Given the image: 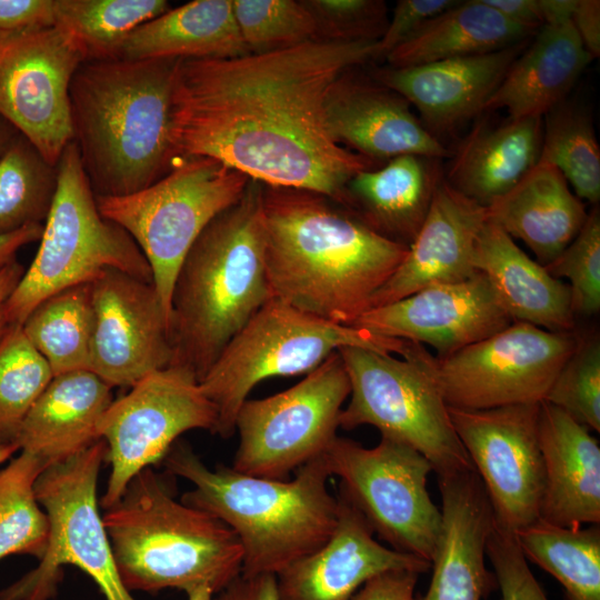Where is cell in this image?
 I'll return each instance as SVG.
<instances>
[{
    "label": "cell",
    "instance_id": "cell-1",
    "mask_svg": "<svg viewBox=\"0 0 600 600\" xmlns=\"http://www.w3.org/2000/svg\"><path fill=\"white\" fill-rule=\"evenodd\" d=\"M377 40L317 38L231 58L180 59L171 140L176 160L208 157L251 180L324 196L344 207L347 184L376 161L330 134L333 83L372 60Z\"/></svg>",
    "mask_w": 600,
    "mask_h": 600
},
{
    "label": "cell",
    "instance_id": "cell-2",
    "mask_svg": "<svg viewBox=\"0 0 600 600\" xmlns=\"http://www.w3.org/2000/svg\"><path fill=\"white\" fill-rule=\"evenodd\" d=\"M261 211L272 296L334 323L368 311L408 252L314 192L262 184Z\"/></svg>",
    "mask_w": 600,
    "mask_h": 600
},
{
    "label": "cell",
    "instance_id": "cell-3",
    "mask_svg": "<svg viewBox=\"0 0 600 600\" xmlns=\"http://www.w3.org/2000/svg\"><path fill=\"white\" fill-rule=\"evenodd\" d=\"M179 60H94L74 72L73 142L94 196L138 192L176 164L171 130Z\"/></svg>",
    "mask_w": 600,
    "mask_h": 600
},
{
    "label": "cell",
    "instance_id": "cell-4",
    "mask_svg": "<svg viewBox=\"0 0 600 600\" xmlns=\"http://www.w3.org/2000/svg\"><path fill=\"white\" fill-rule=\"evenodd\" d=\"M169 473L193 489L181 501L227 524L242 548L241 574L277 576L319 549L338 521L339 501L328 490L323 456L296 470L291 480L250 476L232 467L208 468L184 442L163 458Z\"/></svg>",
    "mask_w": 600,
    "mask_h": 600
},
{
    "label": "cell",
    "instance_id": "cell-5",
    "mask_svg": "<svg viewBox=\"0 0 600 600\" xmlns=\"http://www.w3.org/2000/svg\"><path fill=\"white\" fill-rule=\"evenodd\" d=\"M262 184L213 218L177 272L170 300L171 366L200 381L229 341L273 296L264 259Z\"/></svg>",
    "mask_w": 600,
    "mask_h": 600
},
{
    "label": "cell",
    "instance_id": "cell-6",
    "mask_svg": "<svg viewBox=\"0 0 600 600\" xmlns=\"http://www.w3.org/2000/svg\"><path fill=\"white\" fill-rule=\"evenodd\" d=\"M102 519L129 591H187L208 584L218 593L241 574L243 553L234 532L213 516L177 501L151 467L132 478Z\"/></svg>",
    "mask_w": 600,
    "mask_h": 600
},
{
    "label": "cell",
    "instance_id": "cell-7",
    "mask_svg": "<svg viewBox=\"0 0 600 600\" xmlns=\"http://www.w3.org/2000/svg\"><path fill=\"white\" fill-rule=\"evenodd\" d=\"M412 343L334 323L272 297L229 341L199 381L217 410L212 433L232 437L241 404L262 380L307 374L343 347L404 358Z\"/></svg>",
    "mask_w": 600,
    "mask_h": 600
},
{
    "label": "cell",
    "instance_id": "cell-8",
    "mask_svg": "<svg viewBox=\"0 0 600 600\" xmlns=\"http://www.w3.org/2000/svg\"><path fill=\"white\" fill-rule=\"evenodd\" d=\"M57 170L58 188L40 246L6 302L8 326L22 324L46 298L90 283L107 269L152 282L151 268L136 241L99 212L73 140L62 151Z\"/></svg>",
    "mask_w": 600,
    "mask_h": 600
},
{
    "label": "cell",
    "instance_id": "cell-9",
    "mask_svg": "<svg viewBox=\"0 0 600 600\" xmlns=\"http://www.w3.org/2000/svg\"><path fill=\"white\" fill-rule=\"evenodd\" d=\"M338 352L350 382L339 427L377 428L423 454L438 477L473 469L432 373L433 356L422 344L413 342L401 359L358 347Z\"/></svg>",
    "mask_w": 600,
    "mask_h": 600
},
{
    "label": "cell",
    "instance_id": "cell-10",
    "mask_svg": "<svg viewBox=\"0 0 600 600\" xmlns=\"http://www.w3.org/2000/svg\"><path fill=\"white\" fill-rule=\"evenodd\" d=\"M251 179L208 157H189L151 186L121 197H99L106 219L124 229L146 257L167 310L177 272L202 230L236 204Z\"/></svg>",
    "mask_w": 600,
    "mask_h": 600
},
{
    "label": "cell",
    "instance_id": "cell-11",
    "mask_svg": "<svg viewBox=\"0 0 600 600\" xmlns=\"http://www.w3.org/2000/svg\"><path fill=\"white\" fill-rule=\"evenodd\" d=\"M106 456L99 439L40 473L34 490L49 520L48 546L33 570L0 591V600H49L66 564L87 573L106 600H134L119 576L99 511L97 483Z\"/></svg>",
    "mask_w": 600,
    "mask_h": 600
},
{
    "label": "cell",
    "instance_id": "cell-12",
    "mask_svg": "<svg viewBox=\"0 0 600 600\" xmlns=\"http://www.w3.org/2000/svg\"><path fill=\"white\" fill-rule=\"evenodd\" d=\"M322 456L330 474L340 479V493L373 533L391 549L431 562L442 516L427 489L433 469L423 454L384 437L373 448L337 437Z\"/></svg>",
    "mask_w": 600,
    "mask_h": 600
},
{
    "label": "cell",
    "instance_id": "cell-13",
    "mask_svg": "<svg viewBox=\"0 0 600 600\" xmlns=\"http://www.w3.org/2000/svg\"><path fill=\"white\" fill-rule=\"evenodd\" d=\"M349 378L338 351L289 389L247 399L234 431L239 446L232 468L246 474L286 480L289 473L322 456L338 437Z\"/></svg>",
    "mask_w": 600,
    "mask_h": 600
},
{
    "label": "cell",
    "instance_id": "cell-14",
    "mask_svg": "<svg viewBox=\"0 0 600 600\" xmlns=\"http://www.w3.org/2000/svg\"><path fill=\"white\" fill-rule=\"evenodd\" d=\"M572 332L512 322L449 357L431 361L448 407L482 410L540 403L579 344Z\"/></svg>",
    "mask_w": 600,
    "mask_h": 600
},
{
    "label": "cell",
    "instance_id": "cell-15",
    "mask_svg": "<svg viewBox=\"0 0 600 600\" xmlns=\"http://www.w3.org/2000/svg\"><path fill=\"white\" fill-rule=\"evenodd\" d=\"M111 402L97 431L107 446L111 466L104 509L120 500L129 482L146 468L163 460L184 432H213L217 410L203 393L197 377L180 366L149 373Z\"/></svg>",
    "mask_w": 600,
    "mask_h": 600
},
{
    "label": "cell",
    "instance_id": "cell-16",
    "mask_svg": "<svg viewBox=\"0 0 600 600\" xmlns=\"http://www.w3.org/2000/svg\"><path fill=\"white\" fill-rule=\"evenodd\" d=\"M86 61L59 27L0 32V116L53 166L73 140L69 88Z\"/></svg>",
    "mask_w": 600,
    "mask_h": 600
},
{
    "label": "cell",
    "instance_id": "cell-17",
    "mask_svg": "<svg viewBox=\"0 0 600 600\" xmlns=\"http://www.w3.org/2000/svg\"><path fill=\"white\" fill-rule=\"evenodd\" d=\"M539 404L482 410L448 407L454 431L488 496L494 524L512 533L539 519L544 483Z\"/></svg>",
    "mask_w": 600,
    "mask_h": 600
},
{
    "label": "cell",
    "instance_id": "cell-18",
    "mask_svg": "<svg viewBox=\"0 0 600 600\" xmlns=\"http://www.w3.org/2000/svg\"><path fill=\"white\" fill-rule=\"evenodd\" d=\"M91 286V372L111 388L132 387L172 364L170 317L153 282L107 269Z\"/></svg>",
    "mask_w": 600,
    "mask_h": 600
},
{
    "label": "cell",
    "instance_id": "cell-19",
    "mask_svg": "<svg viewBox=\"0 0 600 600\" xmlns=\"http://www.w3.org/2000/svg\"><path fill=\"white\" fill-rule=\"evenodd\" d=\"M513 321L486 276L432 286L366 311L352 326L378 336L428 344L438 359L486 339Z\"/></svg>",
    "mask_w": 600,
    "mask_h": 600
},
{
    "label": "cell",
    "instance_id": "cell-20",
    "mask_svg": "<svg viewBox=\"0 0 600 600\" xmlns=\"http://www.w3.org/2000/svg\"><path fill=\"white\" fill-rule=\"evenodd\" d=\"M338 501V521L329 539L277 574L280 600H350L380 573L431 569V562L378 542L357 508L341 493Z\"/></svg>",
    "mask_w": 600,
    "mask_h": 600
},
{
    "label": "cell",
    "instance_id": "cell-21",
    "mask_svg": "<svg viewBox=\"0 0 600 600\" xmlns=\"http://www.w3.org/2000/svg\"><path fill=\"white\" fill-rule=\"evenodd\" d=\"M529 39L493 52L404 68L378 69L372 78L413 106L421 123L441 143L483 111L490 96Z\"/></svg>",
    "mask_w": 600,
    "mask_h": 600
},
{
    "label": "cell",
    "instance_id": "cell-22",
    "mask_svg": "<svg viewBox=\"0 0 600 600\" xmlns=\"http://www.w3.org/2000/svg\"><path fill=\"white\" fill-rule=\"evenodd\" d=\"M487 220V208L456 190L443 177L404 259L374 293L370 309L432 286L471 278L477 272L472 264L474 244Z\"/></svg>",
    "mask_w": 600,
    "mask_h": 600
},
{
    "label": "cell",
    "instance_id": "cell-23",
    "mask_svg": "<svg viewBox=\"0 0 600 600\" xmlns=\"http://www.w3.org/2000/svg\"><path fill=\"white\" fill-rule=\"evenodd\" d=\"M327 124L341 146L368 159L402 154L442 159L449 151L427 131L400 94L353 70L331 87L326 101Z\"/></svg>",
    "mask_w": 600,
    "mask_h": 600
},
{
    "label": "cell",
    "instance_id": "cell-24",
    "mask_svg": "<svg viewBox=\"0 0 600 600\" xmlns=\"http://www.w3.org/2000/svg\"><path fill=\"white\" fill-rule=\"evenodd\" d=\"M442 526L424 594L414 600H482L497 587L486 566L492 509L474 469L438 477Z\"/></svg>",
    "mask_w": 600,
    "mask_h": 600
},
{
    "label": "cell",
    "instance_id": "cell-25",
    "mask_svg": "<svg viewBox=\"0 0 600 600\" xmlns=\"http://www.w3.org/2000/svg\"><path fill=\"white\" fill-rule=\"evenodd\" d=\"M543 462L539 519L569 529L600 522V446L589 429L560 408L539 404Z\"/></svg>",
    "mask_w": 600,
    "mask_h": 600
},
{
    "label": "cell",
    "instance_id": "cell-26",
    "mask_svg": "<svg viewBox=\"0 0 600 600\" xmlns=\"http://www.w3.org/2000/svg\"><path fill=\"white\" fill-rule=\"evenodd\" d=\"M472 264L486 276L500 306L513 322L553 332H572L576 316L569 286L531 259L497 224L487 220L473 250Z\"/></svg>",
    "mask_w": 600,
    "mask_h": 600
},
{
    "label": "cell",
    "instance_id": "cell-27",
    "mask_svg": "<svg viewBox=\"0 0 600 600\" xmlns=\"http://www.w3.org/2000/svg\"><path fill=\"white\" fill-rule=\"evenodd\" d=\"M111 389L89 370L53 376L12 442L48 467L78 454L99 440L97 426L113 401Z\"/></svg>",
    "mask_w": 600,
    "mask_h": 600
},
{
    "label": "cell",
    "instance_id": "cell-28",
    "mask_svg": "<svg viewBox=\"0 0 600 600\" xmlns=\"http://www.w3.org/2000/svg\"><path fill=\"white\" fill-rule=\"evenodd\" d=\"M571 19L544 23L512 62L483 111L543 117L566 99L591 61Z\"/></svg>",
    "mask_w": 600,
    "mask_h": 600
},
{
    "label": "cell",
    "instance_id": "cell-29",
    "mask_svg": "<svg viewBox=\"0 0 600 600\" xmlns=\"http://www.w3.org/2000/svg\"><path fill=\"white\" fill-rule=\"evenodd\" d=\"M441 159L402 154L357 173L343 208L388 239L408 246L421 228L443 179Z\"/></svg>",
    "mask_w": 600,
    "mask_h": 600
},
{
    "label": "cell",
    "instance_id": "cell-30",
    "mask_svg": "<svg viewBox=\"0 0 600 600\" xmlns=\"http://www.w3.org/2000/svg\"><path fill=\"white\" fill-rule=\"evenodd\" d=\"M542 133L538 116L479 122L458 147L444 179L487 208L538 164Z\"/></svg>",
    "mask_w": 600,
    "mask_h": 600
},
{
    "label": "cell",
    "instance_id": "cell-31",
    "mask_svg": "<svg viewBox=\"0 0 600 600\" xmlns=\"http://www.w3.org/2000/svg\"><path fill=\"white\" fill-rule=\"evenodd\" d=\"M488 220L519 239L542 266L574 239L588 212L552 166L538 163L509 192L487 207Z\"/></svg>",
    "mask_w": 600,
    "mask_h": 600
},
{
    "label": "cell",
    "instance_id": "cell-32",
    "mask_svg": "<svg viewBox=\"0 0 600 600\" xmlns=\"http://www.w3.org/2000/svg\"><path fill=\"white\" fill-rule=\"evenodd\" d=\"M246 53L232 0H194L136 28L117 59L231 58Z\"/></svg>",
    "mask_w": 600,
    "mask_h": 600
},
{
    "label": "cell",
    "instance_id": "cell-33",
    "mask_svg": "<svg viewBox=\"0 0 600 600\" xmlns=\"http://www.w3.org/2000/svg\"><path fill=\"white\" fill-rule=\"evenodd\" d=\"M533 32L510 22L483 0L457 1L392 50L387 61L404 68L501 50Z\"/></svg>",
    "mask_w": 600,
    "mask_h": 600
},
{
    "label": "cell",
    "instance_id": "cell-34",
    "mask_svg": "<svg viewBox=\"0 0 600 600\" xmlns=\"http://www.w3.org/2000/svg\"><path fill=\"white\" fill-rule=\"evenodd\" d=\"M93 322L90 282L63 289L39 302L27 316L22 329L57 376L90 371Z\"/></svg>",
    "mask_w": 600,
    "mask_h": 600
},
{
    "label": "cell",
    "instance_id": "cell-35",
    "mask_svg": "<svg viewBox=\"0 0 600 600\" xmlns=\"http://www.w3.org/2000/svg\"><path fill=\"white\" fill-rule=\"evenodd\" d=\"M516 534L527 560L553 576L566 600H600V527L569 529L538 519Z\"/></svg>",
    "mask_w": 600,
    "mask_h": 600
},
{
    "label": "cell",
    "instance_id": "cell-36",
    "mask_svg": "<svg viewBox=\"0 0 600 600\" xmlns=\"http://www.w3.org/2000/svg\"><path fill=\"white\" fill-rule=\"evenodd\" d=\"M170 9L166 0H56V26L81 44L87 61L117 59L124 39Z\"/></svg>",
    "mask_w": 600,
    "mask_h": 600
},
{
    "label": "cell",
    "instance_id": "cell-37",
    "mask_svg": "<svg viewBox=\"0 0 600 600\" xmlns=\"http://www.w3.org/2000/svg\"><path fill=\"white\" fill-rule=\"evenodd\" d=\"M57 188V166L19 133L0 158V234L43 224Z\"/></svg>",
    "mask_w": 600,
    "mask_h": 600
},
{
    "label": "cell",
    "instance_id": "cell-38",
    "mask_svg": "<svg viewBox=\"0 0 600 600\" xmlns=\"http://www.w3.org/2000/svg\"><path fill=\"white\" fill-rule=\"evenodd\" d=\"M554 167L580 200L600 199V148L591 118L563 100L543 116L539 162Z\"/></svg>",
    "mask_w": 600,
    "mask_h": 600
},
{
    "label": "cell",
    "instance_id": "cell-39",
    "mask_svg": "<svg viewBox=\"0 0 600 600\" xmlns=\"http://www.w3.org/2000/svg\"><path fill=\"white\" fill-rule=\"evenodd\" d=\"M48 466L26 451L0 470V560L29 554L40 560L49 540V520L36 496V481Z\"/></svg>",
    "mask_w": 600,
    "mask_h": 600
},
{
    "label": "cell",
    "instance_id": "cell-40",
    "mask_svg": "<svg viewBox=\"0 0 600 600\" xmlns=\"http://www.w3.org/2000/svg\"><path fill=\"white\" fill-rule=\"evenodd\" d=\"M52 378L50 366L28 340L22 324L8 326L0 340V440L12 442Z\"/></svg>",
    "mask_w": 600,
    "mask_h": 600
},
{
    "label": "cell",
    "instance_id": "cell-41",
    "mask_svg": "<svg viewBox=\"0 0 600 600\" xmlns=\"http://www.w3.org/2000/svg\"><path fill=\"white\" fill-rule=\"evenodd\" d=\"M234 19L249 52H266L318 38L317 21L303 1L232 0Z\"/></svg>",
    "mask_w": 600,
    "mask_h": 600
},
{
    "label": "cell",
    "instance_id": "cell-42",
    "mask_svg": "<svg viewBox=\"0 0 600 600\" xmlns=\"http://www.w3.org/2000/svg\"><path fill=\"white\" fill-rule=\"evenodd\" d=\"M589 430L600 431V342L580 338L546 399Z\"/></svg>",
    "mask_w": 600,
    "mask_h": 600
},
{
    "label": "cell",
    "instance_id": "cell-43",
    "mask_svg": "<svg viewBox=\"0 0 600 600\" xmlns=\"http://www.w3.org/2000/svg\"><path fill=\"white\" fill-rule=\"evenodd\" d=\"M554 278L570 281L574 316L590 317L600 310V213L593 208L581 230L567 248L549 264Z\"/></svg>",
    "mask_w": 600,
    "mask_h": 600
},
{
    "label": "cell",
    "instance_id": "cell-44",
    "mask_svg": "<svg viewBox=\"0 0 600 600\" xmlns=\"http://www.w3.org/2000/svg\"><path fill=\"white\" fill-rule=\"evenodd\" d=\"M318 24V38L378 40L388 20L386 4L378 0L303 1Z\"/></svg>",
    "mask_w": 600,
    "mask_h": 600
},
{
    "label": "cell",
    "instance_id": "cell-45",
    "mask_svg": "<svg viewBox=\"0 0 600 600\" xmlns=\"http://www.w3.org/2000/svg\"><path fill=\"white\" fill-rule=\"evenodd\" d=\"M486 556L491 562L501 600H549L528 566L516 534L493 527L487 540Z\"/></svg>",
    "mask_w": 600,
    "mask_h": 600
},
{
    "label": "cell",
    "instance_id": "cell-46",
    "mask_svg": "<svg viewBox=\"0 0 600 600\" xmlns=\"http://www.w3.org/2000/svg\"><path fill=\"white\" fill-rule=\"evenodd\" d=\"M456 0H400L388 21L382 36L377 40L373 59H386L400 44L411 38L429 20L443 12Z\"/></svg>",
    "mask_w": 600,
    "mask_h": 600
},
{
    "label": "cell",
    "instance_id": "cell-47",
    "mask_svg": "<svg viewBox=\"0 0 600 600\" xmlns=\"http://www.w3.org/2000/svg\"><path fill=\"white\" fill-rule=\"evenodd\" d=\"M56 26V0H0V32Z\"/></svg>",
    "mask_w": 600,
    "mask_h": 600
},
{
    "label": "cell",
    "instance_id": "cell-48",
    "mask_svg": "<svg viewBox=\"0 0 600 600\" xmlns=\"http://www.w3.org/2000/svg\"><path fill=\"white\" fill-rule=\"evenodd\" d=\"M418 572L396 570L368 580L350 600H414Z\"/></svg>",
    "mask_w": 600,
    "mask_h": 600
},
{
    "label": "cell",
    "instance_id": "cell-49",
    "mask_svg": "<svg viewBox=\"0 0 600 600\" xmlns=\"http://www.w3.org/2000/svg\"><path fill=\"white\" fill-rule=\"evenodd\" d=\"M214 600H280L277 576L240 574L223 590L218 592Z\"/></svg>",
    "mask_w": 600,
    "mask_h": 600
},
{
    "label": "cell",
    "instance_id": "cell-50",
    "mask_svg": "<svg viewBox=\"0 0 600 600\" xmlns=\"http://www.w3.org/2000/svg\"><path fill=\"white\" fill-rule=\"evenodd\" d=\"M571 22L592 59L600 54V1L576 0Z\"/></svg>",
    "mask_w": 600,
    "mask_h": 600
},
{
    "label": "cell",
    "instance_id": "cell-51",
    "mask_svg": "<svg viewBox=\"0 0 600 600\" xmlns=\"http://www.w3.org/2000/svg\"><path fill=\"white\" fill-rule=\"evenodd\" d=\"M510 22L533 33L543 26L540 0H483Z\"/></svg>",
    "mask_w": 600,
    "mask_h": 600
},
{
    "label": "cell",
    "instance_id": "cell-52",
    "mask_svg": "<svg viewBox=\"0 0 600 600\" xmlns=\"http://www.w3.org/2000/svg\"><path fill=\"white\" fill-rule=\"evenodd\" d=\"M43 224H29L14 232L0 234V270L16 260V254L28 243L40 240Z\"/></svg>",
    "mask_w": 600,
    "mask_h": 600
},
{
    "label": "cell",
    "instance_id": "cell-53",
    "mask_svg": "<svg viewBox=\"0 0 600 600\" xmlns=\"http://www.w3.org/2000/svg\"><path fill=\"white\" fill-rule=\"evenodd\" d=\"M24 271L26 269L17 259L0 270V340L8 328L4 317L6 302L21 280Z\"/></svg>",
    "mask_w": 600,
    "mask_h": 600
},
{
    "label": "cell",
    "instance_id": "cell-54",
    "mask_svg": "<svg viewBox=\"0 0 600 600\" xmlns=\"http://www.w3.org/2000/svg\"><path fill=\"white\" fill-rule=\"evenodd\" d=\"M543 24L571 19L576 0H540Z\"/></svg>",
    "mask_w": 600,
    "mask_h": 600
},
{
    "label": "cell",
    "instance_id": "cell-55",
    "mask_svg": "<svg viewBox=\"0 0 600 600\" xmlns=\"http://www.w3.org/2000/svg\"><path fill=\"white\" fill-rule=\"evenodd\" d=\"M20 132L0 116V158Z\"/></svg>",
    "mask_w": 600,
    "mask_h": 600
},
{
    "label": "cell",
    "instance_id": "cell-56",
    "mask_svg": "<svg viewBox=\"0 0 600 600\" xmlns=\"http://www.w3.org/2000/svg\"><path fill=\"white\" fill-rule=\"evenodd\" d=\"M188 600H214V591L208 584H199L186 591Z\"/></svg>",
    "mask_w": 600,
    "mask_h": 600
},
{
    "label": "cell",
    "instance_id": "cell-57",
    "mask_svg": "<svg viewBox=\"0 0 600 600\" xmlns=\"http://www.w3.org/2000/svg\"><path fill=\"white\" fill-rule=\"evenodd\" d=\"M19 448L10 441L0 440V463L9 459Z\"/></svg>",
    "mask_w": 600,
    "mask_h": 600
}]
</instances>
